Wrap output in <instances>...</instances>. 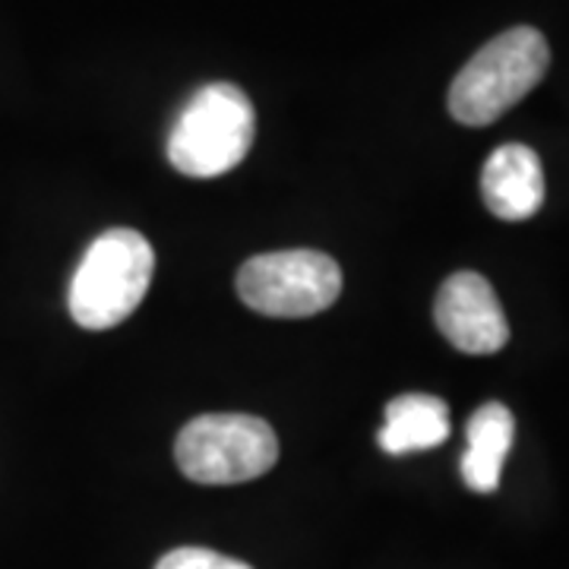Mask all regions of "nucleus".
I'll return each instance as SVG.
<instances>
[{
	"label": "nucleus",
	"mask_w": 569,
	"mask_h": 569,
	"mask_svg": "<svg viewBox=\"0 0 569 569\" xmlns=\"http://www.w3.org/2000/svg\"><path fill=\"white\" fill-rule=\"evenodd\" d=\"M550 48L531 26L488 41L449 86V114L466 127H488L545 80Z\"/></svg>",
	"instance_id": "obj_1"
},
{
	"label": "nucleus",
	"mask_w": 569,
	"mask_h": 569,
	"mask_svg": "<svg viewBox=\"0 0 569 569\" xmlns=\"http://www.w3.org/2000/svg\"><path fill=\"white\" fill-rule=\"evenodd\" d=\"M257 137V114L244 89L209 82L183 104L168 133V162L187 178H222L244 162Z\"/></svg>",
	"instance_id": "obj_2"
},
{
	"label": "nucleus",
	"mask_w": 569,
	"mask_h": 569,
	"mask_svg": "<svg viewBox=\"0 0 569 569\" xmlns=\"http://www.w3.org/2000/svg\"><path fill=\"white\" fill-rule=\"evenodd\" d=\"M156 272V250L133 228L102 231L73 272L70 282V317L102 332L121 326L142 305Z\"/></svg>",
	"instance_id": "obj_3"
},
{
	"label": "nucleus",
	"mask_w": 569,
	"mask_h": 569,
	"mask_svg": "<svg viewBox=\"0 0 569 569\" xmlns=\"http://www.w3.org/2000/svg\"><path fill=\"white\" fill-rule=\"evenodd\" d=\"M174 459L193 485H244L276 466L279 440L276 430L253 415H200L178 433Z\"/></svg>",
	"instance_id": "obj_4"
},
{
	"label": "nucleus",
	"mask_w": 569,
	"mask_h": 569,
	"mask_svg": "<svg viewBox=\"0 0 569 569\" xmlns=\"http://www.w3.org/2000/svg\"><path fill=\"white\" fill-rule=\"evenodd\" d=\"M238 295L263 317L301 320L336 305L342 295V269L320 250L260 253L241 266Z\"/></svg>",
	"instance_id": "obj_5"
},
{
	"label": "nucleus",
	"mask_w": 569,
	"mask_h": 569,
	"mask_svg": "<svg viewBox=\"0 0 569 569\" xmlns=\"http://www.w3.org/2000/svg\"><path fill=\"white\" fill-rule=\"evenodd\" d=\"M437 329L462 355H493L509 342V323L497 291L478 272H456L437 291Z\"/></svg>",
	"instance_id": "obj_6"
},
{
	"label": "nucleus",
	"mask_w": 569,
	"mask_h": 569,
	"mask_svg": "<svg viewBox=\"0 0 569 569\" xmlns=\"http://www.w3.org/2000/svg\"><path fill=\"white\" fill-rule=\"evenodd\" d=\"M485 206L503 222L531 219L545 203V171L535 149L522 142H507L493 149L481 171Z\"/></svg>",
	"instance_id": "obj_7"
},
{
	"label": "nucleus",
	"mask_w": 569,
	"mask_h": 569,
	"mask_svg": "<svg viewBox=\"0 0 569 569\" xmlns=\"http://www.w3.org/2000/svg\"><path fill=\"white\" fill-rule=\"evenodd\" d=\"M516 437L512 411L500 402L481 406L468 418V449L462 456V478L475 493H493L507 466Z\"/></svg>",
	"instance_id": "obj_8"
},
{
	"label": "nucleus",
	"mask_w": 569,
	"mask_h": 569,
	"mask_svg": "<svg viewBox=\"0 0 569 569\" xmlns=\"http://www.w3.org/2000/svg\"><path fill=\"white\" fill-rule=\"evenodd\" d=\"M387 425L380 430V449L389 456H408L447 443L449 408L427 392H408L387 406Z\"/></svg>",
	"instance_id": "obj_9"
},
{
	"label": "nucleus",
	"mask_w": 569,
	"mask_h": 569,
	"mask_svg": "<svg viewBox=\"0 0 569 569\" xmlns=\"http://www.w3.org/2000/svg\"><path fill=\"white\" fill-rule=\"evenodd\" d=\"M156 569H253L247 567L244 560L224 557L209 548H178L171 553H164L162 560L156 563Z\"/></svg>",
	"instance_id": "obj_10"
}]
</instances>
